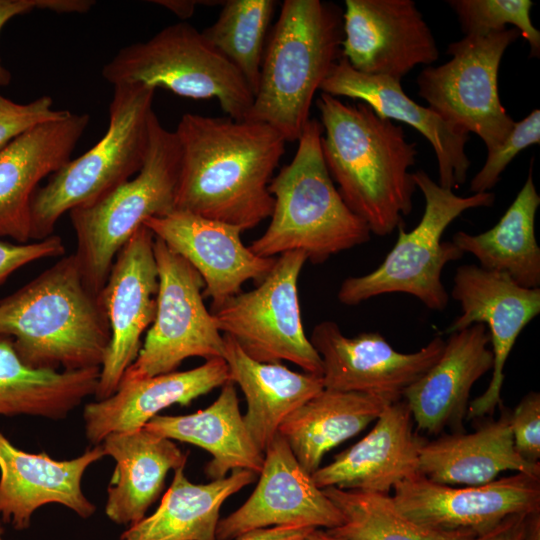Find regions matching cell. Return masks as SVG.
I'll return each mask as SVG.
<instances>
[{
    "label": "cell",
    "mask_w": 540,
    "mask_h": 540,
    "mask_svg": "<svg viewBox=\"0 0 540 540\" xmlns=\"http://www.w3.org/2000/svg\"><path fill=\"white\" fill-rule=\"evenodd\" d=\"M520 32L516 28L486 35H467L448 45L451 60L427 66L416 78L418 95L445 122L476 134L487 153L501 145L516 122L501 104L498 72L506 49Z\"/></svg>",
    "instance_id": "10"
},
{
    "label": "cell",
    "mask_w": 540,
    "mask_h": 540,
    "mask_svg": "<svg viewBox=\"0 0 540 540\" xmlns=\"http://www.w3.org/2000/svg\"><path fill=\"white\" fill-rule=\"evenodd\" d=\"M90 116L69 113L41 123L0 150V237L30 240L31 199L38 183L71 160Z\"/></svg>",
    "instance_id": "20"
},
{
    "label": "cell",
    "mask_w": 540,
    "mask_h": 540,
    "mask_svg": "<svg viewBox=\"0 0 540 540\" xmlns=\"http://www.w3.org/2000/svg\"><path fill=\"white\" fill-rule=\"evenodd\" d=\"M91 0H41L40 10L56 13H85L94 5Z\"/></svg>",
    "instance_id": "44"
},
{
    "label": "cell",
    "mask_w": 540,
    "mask_h": 540,
    "mask_svg": "<svg viewBox=\"0 0 540 540\" xmlns=\"http://www.w3.org/2000/svg\"><path fill=\"white\" fill-rule=\"evenodd\" d=\"M413 423L404 399L387 405L365 437L312 474L315 484L321 489L389 494L397 483L419 474L424 440Z\"/></svg>",
    "instance_id": "22"
},
{
    "label": "cell",
    "mask_w": 540,
    "mask_h": 540,
    "mask_svg": "<svg viewBox=\"0 0 540 540\" xmlns=\"http://www.w3.org/2000/svg\"><path fill=\"white\" fill-rule=\"evenodd\" d=\"M306 261L300 251L279 255L256 288L241 291L209 311L219 331L252 359L286 360L322 376V361L305 334L298 299V279Z\"/></svg>",
    "instance_id": "11"
},
{
    "label": "cell",
    "mask_w": 540,
    "mask_h": 540,
    "mask_svg": "<svg viewBox=\"0 0 540 540\" xmlns=\"http://www.w3.org/2000/svg\"><path fill=\"white\" fill-rule=\"evenodd\" d=\"M143 428L160 437L196 445L212 459L205 467L211 480L244 469L259 474L264 453L252 440L244 423L234 383L228 381L208 407L187 415H157Z\"/></svg>",
    "instance_id": "29"
},
{
    "label": "cell",
    "mask_w": 540,
    "mask_h": 540,
    "mask_svg": "<svg viewBox=\"0 0 540 540\" xmlns=\"http://www.w3.org/2000/svg\"><path fill=\"white\" fill-rule=\"evenodd\" d=\"M311 530L305 527L276 526L250 531L236 540H303Z\"/></svg>",
    "instance_id": "42"
},
{
    "label": "cell",
    "mask_w": 540,
    "mask_h": 540,
    "mask_svg": "<svg viewBox=\"0 0 540 540\" xmlns=\"http://www.w3.org/2000/svg\"><path fill=\"white\" fill-rule=\"evenodd\" d=\"M180 146L174 131L162 126L155 112L140 171L92 205L70 211L77 259L87 287L99 294L113 262L132 235L150 217L175 210Z\"/></svg>",
    "instance_id": "7"
},
{
    "label": "cell",
    "mask_w": 540,
    "mask_h": 540,
    "mask_svg": "<svg viewBox=\"0 0 540 540\" xmlns=\"http://www.w3.org/2000/svg\"><path fill=\"white\" fill-rule=\"evenodd\" d=\"M540 143V110L534 109L522 121L516 122L506 140L487 153L483 167L470 183L473 194L490 192L514 157L530 145Z\"/></svg>",
    "instance_id": "37"
},
{
    "label": "cell",
    "mask_w": 540,
    "mask_h": 540,
    "mask_svg": "<svg viewBox=\"0 0 540 540\" xmlns=\"http://www.w3.org/2000/svg\"><path fill=\"white\" fill-rule=\"evenodd\" d=\"M526 514L510 516L487 533L473 540H520Z\"/></svg>",
    "instance_id": "43"
},
{
    "label": "cell",
    "mask_w": 540,
    "mask_h": 540,
    "mask_svg": "<svg viewBox=\"0 0 540 540\" xmlns=\"http://www.w3.org/2000/svg\"><path fill=\"white\" fill-rule=\"evenodd\" d=\"M3 533H4V528L2 526V522L0 521V540H4L2 537Z\"/></svg>",
    "instance_id": "48"
},
{
    "label": "cell",
    "mask_w": 540,
    "mask_h": 540,
    "mask_svg": "<svg viewBox=\"0 0 540 540\" xmlns=\"http://www.w3.org/2000/svg\"><path fill=\"white\" fill-rule=\"evenodd\" d=\"M391 403L379 395L324 388L288 415L278 434L312 475L328 451L360 433Z\"/></svg>",
    "instance_id": "30"
},
{
    "label": "cell",
    "mask_w": 540,
    "mask_h": 540,
    "mask_svg": "<svg viewBox=\"0 0 540 540\" xmlns=\"http://www.w3.org/2000/svg\"><path fill=\"white\" fill-rule=\"evenodd\" d=\"M447 3L457 15L465 36L500 32L510 24L528 41L530 57H539L540 32L531 21L532 1L450 0Z\"/></svg>",
    "instance_id": "36"
},
{
    "label": "cell",
    "mask_w": 540,
    "mask_h": 540,
    "mask_svg": "<svg viewBox=\"0 0 540 540\" xmlns=\"http://www.w3.org/2000/svg\"><path fill=\"white\" fill-rule=\"evenodd\" d=\"M256 475L235 469L224 478L194 484L185 476L184 467L178 468L156 511L130 525L119 540H217L222 505Z\"/></svg>",
    "instance_id": "31"
},
{
    "label": "cell",
    "mask_w": 540,
    "mask_h": 540,
    "mask_svg": "<svg viewBox=\"0 0 540 540\" xmlns=\"http://www.w3.org/2000/svg\"><path fill=\"white\" fill-rule=\"evenodd\" d=\"M102 76L113 86L142 84L192 99L215 98L227 117L238 121L245 119L254 98L237 69L185 21L123 47Z\"/></svg>",
    "instance_id": "9"
},
{
    "label": "cell",
    "mask_w": 540,
    "mask_h": 540,
    "mask_svg": "<svg viewBox=\"0 0 540 540\" xmlns=\"http://www.w3.org/2000/svg\"><path fill=\"white\" fill-rule=\"evenodd\" d=\"M105 455L102 445L72 460L18 449L0 431V521L16 530L29 528L33 513L57 503L89 518L96 510L81 489L86 469Z\"/></svg>",
    "instance_id": "21"
},
{
    "label": "cell",
    "mask_w": 540,
    "mask_h": 540,
    "mask_svg": "<svg viewBox=\"0 0 540 540\" xmlns=\"http://www.w3.org/2000/svg\"><path fill=\"white\" fill-rule=\"evenodd\" d=\"M342 514L340 526L325 530L344 540H438L402 515L389 494L336 487L323 489Z\"/></svg>",
    "instance_id": "35"
},
{
    "label": "cell",
    "mask_w": 540,
    "mask_h": 540,
    "mask_svg": "<svg viewBox=\"0 0 540 540\" xmlns=\"http://www.w3.org/2000/svg\"><path fill=\"white\" fill-rule=\"evenodd\" d=\"M143 224L200 274L210 310L240 293L246 281L261 282L276 262L246 247L238 227L190 212L174 210Z\"/></svg>",
    "instance_id": "19"
},
{
    "label": "cell",
    "mask_w": 540,
    "mask_h": 540,
    "mask_svg": "<svg viewBox=\"0 0 540 540\" xmlns=\"http://www.w3.org/2000/svg\"><path fill=\"white\" fill-rule=\"evenodd\" d=\"M228 381L226 362L213 358L191 370L121 383L110 397L85 405L86 437L98 445L111 433L139 430L161 410L174 404L188 406Z\"/></svg>",
    "instance_id": "25"
},
{
    "label": "cell",
    "mask_w": 540,
    "mask_h": 540,
    "mask_svg": "<svg viewBox=\"0 0 540 540\" xmlns=\"http://www.w3.org/2000/svg\"><path fill=\"white\" fill-rule=\"evenodd\" d=\"M343 12L320 0H285L266 41L260 80L244 120L298 141L317 90L342 58Z\"/></svg>",
    "instance_id": "4"
},
{
    "label": "cell",
    "mask_w": 540,
    "mask_h": 540,
    "mask_svg": "<svg viewBox=\"0 0 540 540\" xmlns=\"http://www.w3.org/2000/svg\"><path fill=\"white\" fill-rule=\"evenodd\" d=\"M102 447L115 461L105 513L117 524L132 525L142 520L160 495L168 472L185 467L188 458L173 440L145 428L111 433Z\"/></svg>",
    "instance_id": "26"
},
{
    "label": "cell",
    "mask_w": 540,
    "mask_h": 540,
    "mask_svg": "<svg viewBox=\"0 0 540 540\" xmlns=\"http://www.w3.org/2000/svg\"><path fill=\"white\" fill-rule=\"evenodd\" d=\"M68 113L67 110H55L49 96L20 104L0 95V150L34 126Z\"/></svg>",
    "instance_id": "38"
},
{
    "label": "cell",
    "mask_w": 540,
    "mask_h": 540,
    "mask_svg": "<svg viewBox=\"0 0 540 540\" xmlns=\"http://www.w3.org/2000/svg\"><path fill=\"white\" fill-rule=\"evenodd\" d=\"M413 178L425 200L418 225L407 232L400 224L397 241L383 262L366 275L342 282L337 294L342 304L352 306L383 294L405 293L430 310L443 311L447 307L449 296L441 280L442 271L464 253L453 242L442 241V235L464 211L492 206L495 194L456 195L424 170L414 172Z\"/></svg>",
    "instance_id": "8"
},
{
    "label": "cell",
    "mask_w": 540,
    "mask_h": 540,
    "mask_svg": "<svg viewBox=\"0 0 540 540\" xmlns=\"http://www.w3.org/2000/svg\"><path fill=\"white\" fill-rule=\"evenodd\" d=\"M342 57L358 72L401 81L439 57L433 33L412 0H346Z\"/></svg>",
    "instance_id": "17"
},
{
    "label": "cell",
    "mask_w": 540,
    "mask_h": 540,
    "mask_svg": "<svg viewBox=\"0 0 540 540\" xmlns=\"http://www.w3.org/2000/svg\"><path fill=\"white\" fill-rule=\"evenodd\" d=\"M490 335L476 323L449 335L438 361L403 393L419 430L463 432L470 391L493 368Z\"/></svg>",
    "instance_id": "24"
},
{
    "label": "cell",
    "mask_w": 540,
    "mask_h": 540,
    "mask_svg": "<svg viewBox=\"0 0 540 540\" xmlns=\"http://www.w3.org/2000/svg\"><path fill=\"white\" fill-rule=\"evenodd\" d=\"M539 205L530 168L524 185L496 225L476 235L458 231L452 242L463 253L473 255L481 268L505 273L522 287L539 288L540 248L535 236Z\"/></svg>",
    "instance_id": "33"
},
{
    "label": "cell",
    "mask_w": 540,
    "mask_h": 540,
    "mask_svg": "<svg viewBox=\"0 0 540 540\" xmlns=\"http://www.w3.org/2000/svg\"><path fill=\"white\" fill-rule=\"evenodd\" d=\"M451 296L460 303L462 313L447 327V334L476 323L489 329L492 378L467 411L468 419L482 418L492 415L501 402L507 358L524 327L540 313V288H525L505 273L468 264L457 268Z\"/></svg>",
    "instance_id": "16"
},
{
    "label": "cell",
    "mask_w": 540,
    "mask_h": 540,
    "mask_svg": "<svg viewBox=\"0 0 540 540\" xmlns=\"http://www.w3.org/2000/svg\"><path fill=\"white\" fill-rule=\"evenodd\" d=\"M180 146L175 210L238 227L242 232L270 217L272 174L286 140L272 127L195 113L174 131Z\"/></svg>",
    "instance_id": "1"
},
{
    "label": "cell",
    "mask_w": 540,
    "mask_h": 540,
    "mask_svg": "<svg viewBox=\"0 0 540 540\" xmlns=\"http://www.w3.org/2000/svg\"><path fill=\"white\" fill-rule=\"evenodd\" d=\"M520 540H540V509L525 515Z\"/></svg>",
    "instance_id": "46"
},
{
    "label": "cell",
    "mask_w": 540,
    "mask_h": 540,
    "mask_svg": "<svg viewBox=\"0 0 540 540\" xmlns=\"http://www.w3.org/2000/svg\"><path fill=\"white\" fill-rule=\"evenodd\" d=\"M322 124L310 119L291 162L269 184L271 221L249 249L260 257L300 251L313 264L370 240L368 225L343 201L323 158Z\"/></svg>",
    "instance_id": "5"
},
{
    "label": "cell",
    "mask_w": 540,
    "mask_h": 540,
    "mask_svg": "<svg viewBox=\"0 0 540 540\" xmlns=\"http://www.w3.org/2000/svg\"><path fill=\"white\" fill-rule=\"evenodd\" d=\"M507 470L540 475V464L527 462L515 449L506 411L473 433L447 434L419 449V474L438 484L482 485Z\"/></svg>",
    "instance_id": "27"
},
{
    "label": "cell",
    "mask_w": 540,
    "mask_h": 540,
    "mask_svg": "<svg viewBox=\"0 0 540 540\" xmlns=\"http://www.w3.org/2000/svg\"><path fill=\"white\" fill-rule=\"evenodd\" d=\"M316 106L323 158L339 194L371 233L389 235L412 211L416 143L406 140L402 125L363 102L345 103L321 92Z\"/></svg>",
    "instance_id": "2"
},
{
    "label": "cell",
    "mask_w": 540,
    "mask_h": 540,
    "mask_svg": "<svg viewBox=\"0 0 540 540\" xmlns=\"http://www.w3.org/2000/svg\"><path fill=\"white\" fill-rule=\"evenodd\" d=\"M223 341L229 381L239 386L247 403L245 426L264 453L287 416L324 389L322 376L254 360L230 336L223 334Z\"/></svg>",
    "instance_id": "28"
},
{
    "label": "cell",
    "mask_w": 540,
    "mask_h": 540,
    "mask_svg": "<svg viewBox=\"0 0 540 540\" xmlns=\"http://www.w3.org/2000/svg\"><path fill=\"white\" fill-rule=\"evenodd\" d=\"M320 90L336 98L360 100L379 117L412 126L429 141L435 152L438 184L453 189L466 182L471 165L465 152L469 134L408 97L401 81L358 72L342 57L321 84Z\"/></svg>",
    "instance_id": "23"
},
{
    "label": "cell",
    "mask_w": 540,
    "mask_h": 540,
    "mask_svg": "<svg viewBox=\"0 0 540 540\" xmlns=\"http://www.w3.org/2000/svg\"><path fill=\"white\" fill-rule=\"evenodd\" d=\"M303 540H344L330 535L325 530L313 529L311 530Z\"/></svg>",
    "instance_id": "47"
},
{
    "label": "cell",
    "mask_w": 540,
    "mask_h": 540,
    "mask_svg": "<svg viewBox=\"0 0 540 540\" xmlns=\"http://www.w3.org/2000/svg\"><path fill=\"white\" fill-rule=\"evenodd\" d=\"M64 252L62 238L58 235L24 244L0 240V284L22 266L41 258L61 256Z\"/></svg>",
    "instance_id": "40"
},
{
    "label": "cell",
    "mask_w": 540,
    "mask_h": 540,
    "mask_svg": "<svg viewBox=\"0 0 540 540\" xmlns=\"http://www.w3.org/2000/svg\"><path fill=\"white\" fill-rule=\"evenodd\" d=\"M100 368L73 371L35 369L18 356L13 339L0 334V416L63 419L95 395Z\"/></svg>",
    "instance_id": "32"
},
{
    "label": "cell",
    "mask_w": 540,
    "mask_h": 540,
    "mask_svg": "<svg viewBox=\"0 0 540 540\" xmlns=\"http://www.w3.org/2000/svg\"><path fill=\"white\" fill-rule=\"evenodd\" d=\"M153 232L144 224L117 254L99 293L111 339L100 367L97 400L113 395L141 349V336L155 319L158 271Z\"/></svg>",
    "instance_id": "14"
},
{
    "label": "cell",
    "mask_w": 540,
    "mask_h": 540,
    "mask_svg": "<svg viewBox=\"0 0 540 540\" xmlns=\"http://www.w3.org/2000/svg\"><path fill=\"white\" fill-rule=\"evenodd\" d=\"M154 256L159 280L155 319L120 384L176 371L190 357L223 356V335L204 304L200 274L157 237Z\"/></svg>",
    "instance_id": "12"
},
{
    "label": "cell",
    "mask_w": 540,
    "mask_h": 540,
    "mask_svg": "<svg viewBox=\"0 0 540 540\" xmlns=\"http://www.w3.org/2000/svg\"><path fill=\"white\" fill-rule=\"evenodd\" d=\"M310 342L322 361L325 389L374 394L392 402L440 358L445 347L441 336L412 353L395 350L379 332L345 336L337 323L317 324Z\"/></svg>",
    "instance_id": "15"
},
{
    "label": "cell",
    "mask_w": 540,
    "mask_h": 540,
    "mask_svg": "<svg viewBox=\"0 0 540 540\" xmlns=\"http://www.w3.org/2000/svg\"><path fill=\"white\" fill-rule=\"evenodd\" d=\"M216 21L201 32L209 44L241 74L256 94L276 2L273 0H227Z\"/></svg>",
    "instance_id": "34"
},
{
    "label": "cell",
    "mask_w": 540,
    "mask_h": 540,
    "mask_svg": "<svg viewBox=\"0 0 540 540\" xmlns=\"http://www.w3.org/2000/svg\"><path fill=\"white\" fill-rule=\"evenodd\" d=\"M0 334L13 339L27 366L56 371L100 368L111 339L99 294L74 254L0 300Z\"/></svg>",
    "instance_id": "3"
},
{
    "label": "cell",
    "mask_w": 540,
    "mask_h": 540,
    "mask_svg": "<svg viewBox=\"0 0 540 540\" xmlns=\"http://www.w3.org/2000/svg\"><path fill=\"white\" fill-rule=\"evenodd\" d=\"M39 7L40 0H0V32L13 17L29 13ZM10 81L11 74L2 65L0 59V86L8 85Z\"/></svg>",
    "instance_id": "41"
},
{
    "label": "cell",
    "mask_w": 540,
    "mask_h": 540,
    "mask_svg": "<svg viewBox=\"0 0 540 540\" xmlns=\"http://www.w3.org/2000/svg\"><path fill=\"white\" fill-rule=\"evenodd\" d=\"M157 5L163 6L174 13L178 18L185 21L190 18L195 7L202 1L195 0H156L151 1Z\"/></svg>",
    "instance_id": "45"
},
{
    "label": "cell",
    "mask_w": 540,
    "mask_h": 540,
    "mask_svg": "<svg viewBox=\"0 0 540 540\" xmlns=\"http://www.w3.org/2000/svg\"><path fill=\"white\" fill-rule=\"evenodd\" d=\"M259 474L249 498L220 519L217 540H236L250 531L276 526L328 530L342 524L339 509L315 484L279 434L264 451Z\"/></svg>",
    "instance_id": "18"
},
{
    "label": "cell",
    "mask_w": 540,
    "mask_h": 540,
    "mask_svg": "<svg viewBox=\"0 0 540 540\" xmlns=\"http://www.w3.org/2000/svg\"><path fill=\"white\" fill-rule=\"evenodd\" d=\"M514 446L519 455L531 464L540 458V394L530 392L510 414Z\"/></svg>",
    "instance_id": "39"
},
{
    "label": "cell",
    "mask_w": 540,
    "mask_h": 540,
    "mask_svg": "<svg viewBox=\"0 0 540 540\" xmlns=\"http://www.w3.org/2000/svg\"><path fill=\"white\" fill-rule=\"evenodd\" d=\"M155 90L142 84L113 86L104 136L34 192L30 239L53 235L65 212L94 204L140 171L148 149Z\"/></svg>",
    "instance_id": "6"
},
{
    "label": "cell",
    "mask_w": 540,
    "mask_h": 540,
    "mask_svg": "<svg viewBox=\"0 0 540 540\" xmlns=\"http://www.w3.org/2000/svg\"><path fill=\"white\" fill-rule=\"evenodd\" d=\"M398 511L438 540H473L506 518L540 509V475L516 472L464 488L420 474L393 487Z\"/></svg>",
    "instance_id": "13"
}]
</instances>
